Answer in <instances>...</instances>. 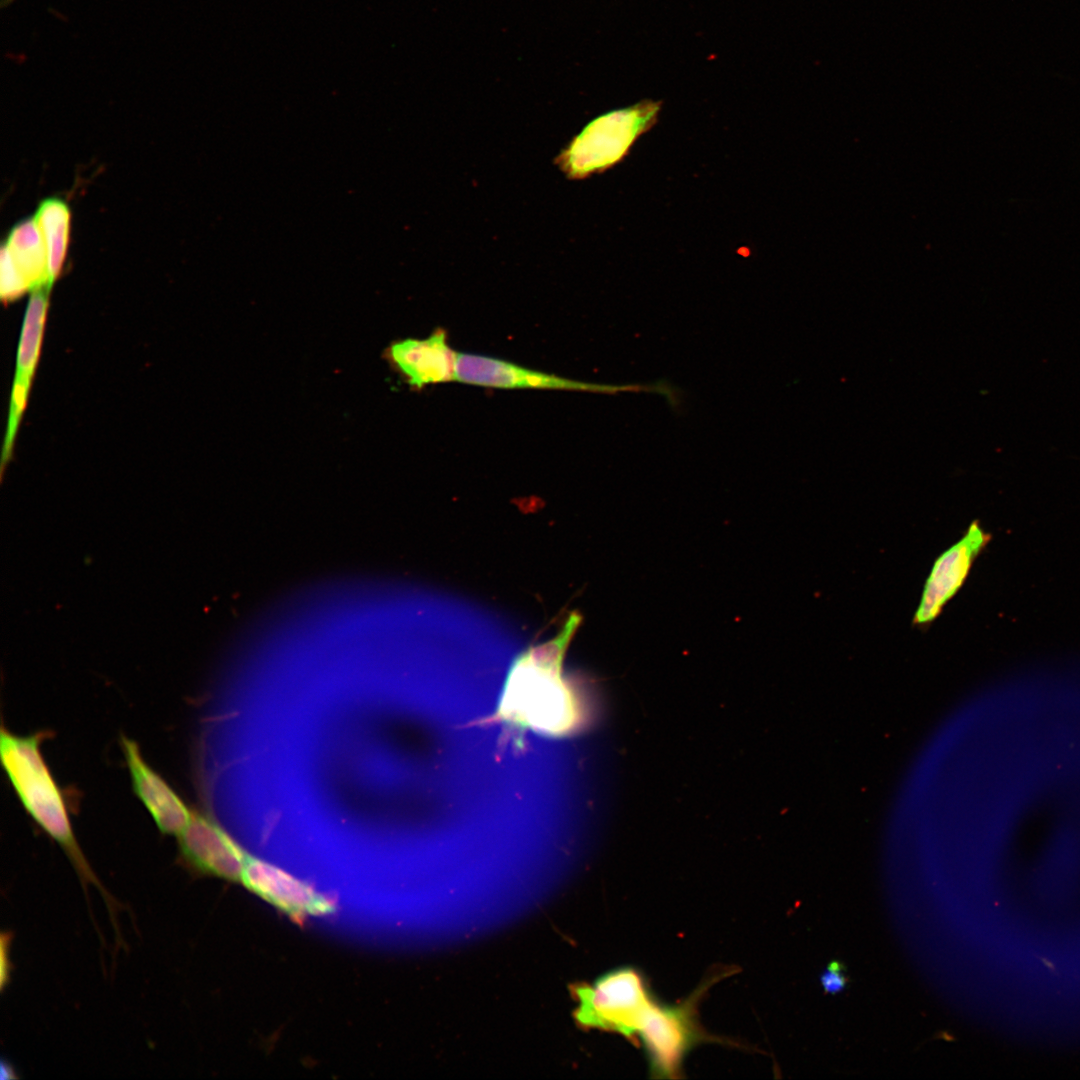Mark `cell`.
Here are the masks:
<instances>
[{"label": "cell", "mask_w": 1080, "mask_h": 1080, "mask_svg": "<svg viewBox=\"0 0 1080 1080\" xmlns=\"http://www.w3.org/2000/svg\"><path fill=\"white\" fill-rule=\"evenodd\" d=\"M455 380L465 384L505 389L609 390L607 387L531 370L498 358L469 353H458Z\"/></svg>", "instance_id": "8fae6325"}, {"label": "cell", "mask_w": 1080, "mask_h": 1080, "mask_svg": "<svg viewBox=\"0 0 1080 1080\" xmlns=\"http://www.w3.org/2000/svg\"><path fill=\"white\" fill-rule=\"evenodd\" d=\"M51 288L32 290L25 312L19 341L16 373L12 387L8 426L1 460V473L10 461L14 440L23 415L31 381L40 355L45 319Z\"/></svg>", "instance_id": "ba28073f"}, {"label": "cell", "mask_w": 1080, "mask_h": 1080, "mask_svg": "<svg viewBox=\"0 0 1080 1080\" xmlns=\"http://www.w3.org/2000/svg\"><path fill=\"white\" fill-rule=\"evenodd\" d=\"M582 616L569 614L558 634L531 646L514 659L495 709L471 726L503 729L504 740L533 733L551 739L584 734L598 717V703L591 682L564 670L565 656Z\"/></svg>", "instance_id": "6da1fadb"}, {"label": "cell", "mask_w": 1080, "mask_h": 1080, "mask_svg": "<svg viewBox=\"0 0 1080 1080\" xmlns=\"http://www.w3.org/2000/svg\"><path fill=\"white\" fill-rule=\"evenodd\" d=\"M821 985L826 993L842 992L848 983L844 967L839 961H831L820 976Z\"/></svg>", "instance_id": "2e32d148"}, {"label": "cell", "mask_w": 1080, "mask_h": 1080, "mask_svg": "<svg viewBox=\"0 0 1080 1080\" xmlns=\"http://www.w3.org/2000/svg\"><path fill=\"white\" fill-rule=\"evenodd\" d=\"M662 101L644 99L591 120L555 158L561 171L585 179L616 166L658 122Z\"/></svg>", "instance_id": "3957f363"}, {"label": "cell", "mask_w": 1080, "mask_h": 1080, "mask_svg": "<svg viewBox=\"0 0 1080 1080\" xmlns=\"http://www.w3.org/2000/svg\"><path fill=\"white\" fill-rule=\"evenodd\" d=\"M697 993L679 1005L656 1001L646 1011L637 1035L648 1056L650 1072L657 1078L678 1077L683 1058L704 1039L696 1021Z\"/></svg>", "instance_id": "5b68a950"}, {"label": "cell", "mask_w": 1080, "mask_h": 1080, "mask_svg": "<svg viewBox=\"0 0 1080 1080\" xmlns=\"http://www.w3.org/2000/svg\"><path fill=\"white\" fill-rule=\"evenodd\" d=\"M0 290L4 302L13 301L30 290L5 243L0 253Z\"/></svg>", "instance_id": "9a60e30c"}, {"label": "cell", "mask_w": 1080, "mask_h": 1080, "mask_svg": "<svg viewBox=\"0 0 1080 1080\" xmlns=\"http://www.w3.org/2000/svg\"><path fill=\"white\" fill-rule=\"evenodd\" d=\"M458 353L445 330L436 329L424 339L407 338L391 343L384 359L414 389L455 380Z\"/></svg>", "instance_id": "9c48e42d"}, {"label": "cell", "mask_w": 1080, "mask_h": 1080, "mask_svg": "<svg viewBox=\"0 0 1080 1080\" xmlns=\"http://www.w3.org/2000/svg\"><path fill=\"white\" fill-rule=\"evenodd\" d=\"M1 1067H2V1070H1L2 1079L15 1078L14 1070L9 1065H7L6 1063L3 1062Z\"/></svg>", "instance_id": "e0dca14e"}, {"label": "cell", "mask_w": 1080, "mask_h": 1080, "mask_svg": "<svg viewBox=\"0 0 1080 1080\" xmlns=\"http://www.w3.org/2000/svg\"><path fill=\"white\" fill-rule=\"evenodd\" d=\"M34 217L45 243L49 282L52 286L59 277L65 262L71 212L63 200L48 198L40 203Z\"/></svg>", "instance_id": "5bb4252c"}, {"label": "cell", "mask_w": 1080, "mask_h": 1080, "mask_svg": "<svg viewBox=\"0 0 1080 1080\" xmlns=\"http://www.w3.org/2000/svg\"><path fill=\"white\" fill-rule=\"evenodd\" d=\"M240 882L298 923L309 916L326 915L335 910L332 899L274 864L254 856L249 855Z\"/></svg>", "instance_id": "52a82bcc"}, {"label": "cell", "mask_w": 1080, "mask_h": 1080, "mask_svg": "<svg viewBox=\"0 0 1080 1080\" xmlns=\"http://www.w3.org/2000/svg\"><path fill=\"white\" fill-rule=\"evenodd\" d=\"M988 540L989 535L973 522L963 538L936 559L914 616L915 624L929 623L939 615L962 586L975 557Z\"/></svg>", "instance_id": "30bf717a"}, {"label": "cell", "mask_w": 1080, "mask_h": 1080, "mask_svg": "<svg viewBox=\"0 0 1080 1080\" xmlns=\"http://www.w3.org/2000/svg\"><path fill=\"white\" fill-rule=\"evenodd\" d=\"M47 735L48 732L40 731L20 736L2 727L3 769L28 814L65 851L82 882L94 884L112 908L113 898L99 883L78 845L65 798L42 755L41 744Z\"/></svg>", "instance_id": "7a4b0ae2"}, {"label": "cell", "mask_w": 1080, "mask_h": 1080, "mask_svg": "<svg viewBox=\"0 0 1080 1080\" xmlns=\"http://www.w3.org/2000/svg\"><path fill=\"white\" fill-rule=\"evenodd\" d=\"M570 989L578 1002L573 1013L578 1025L617 1032L629 1039L637 1035L654 1001L641 974L631 967L613 970L592 984H575Z\"/></svg>", "instance_id": "277c9868"}, {"label": "cell", "mask_w": 1080, "mask_h": 1080, "mask_svg": "<svg viewBox=\"0 0 1080 1080\" xmlns=\"http://www.w3.org/2000/svg\"><path fill=\"white\" fill-rule=\"evenodd\" d=\"M177 837L182 858L194 870L241 881L249 854L211 816L192 810L189 822Z\"/></svg>", "instance_id": "8992f818"}, {"label": "cell", "mask_w": 1080, "mask_h": 1080, "mask_svg": "<svg viewBox=\"0 0 1080 1080\" xmlns=\"http://www.w3.org/2000/svg\"><path fill=\"white\" fill-rule=\"evenodd\" d=\"M5 244L30 291L40 287H52L49 282L46 247L35 217L16 224Z\"/></svg>", "instance_id": "4fadbf2b"}, {"label": "cell", "mask_w": 1080, "mask_h": 1080, "mask_svg": "<svg viewBox=\"0 0 1080 1080\" xmlns=\"http://www.w3.org/2000/svg\"><path fill=\"white\" fill-rule=\"evenodd\" d=\"M121 746L134 793L144 804L161 833L178 836L189 822L192 810L146 762L134 740L122 736Z\"/></svg>", "instance_id": "7c38bea8"}]
</instances>
